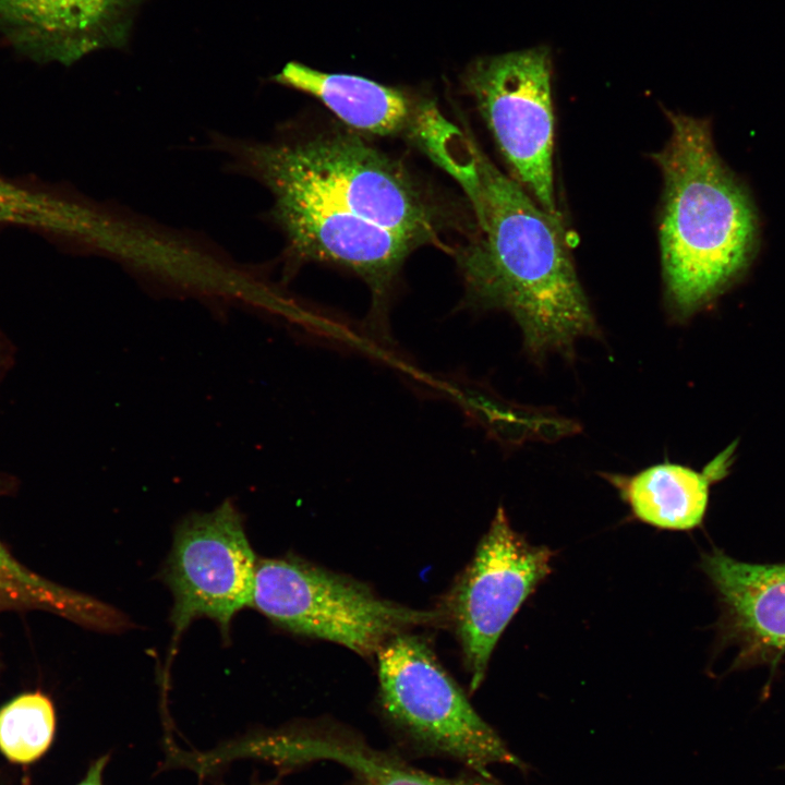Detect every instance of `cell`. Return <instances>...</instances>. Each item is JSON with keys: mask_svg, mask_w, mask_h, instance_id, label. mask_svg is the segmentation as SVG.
Wrapping results in <instances>:
<instances>
[{"mask_svg": "<svg viewBox=\"0 0 785 785\" xmlns=\"http://www.w3.org/2000/svg\"><path fill=\"white\" fill-rule=\"evenodd\" d=\"M235 156L271 193V217L298 259L345 267L373 293L372 318L406 257L437 243L445 208L398 160L350 133L244 142Z\"/></svg>", "mask_w": 785, "mask_h": 785, "instance_id": "6da1fadb", "label": "cell"}, {"mask_svg": "<svg viewBox=\"0 0 785 785\" xmlns=\"http://www.w3.org/2000/svg\"><path fill=\"white\" fill-rule=\"evenodd\" d=\"M434 160L457 179L471 206L472 237L456 253L466 303L510 314L524 350L540 362L548 353L572 359L579 339L600 337L560 218L456 128L440 141Z\"/></svg>", "mask_w": 785, "mask_h": 785, "instance_id": "7a4b0ae2", "label": "cell"}, {"mask_svg": "<svg viewBox=\"0 0 785 785\" xmlns=\"http://www.w3.org/2000/svg\"><path fill=\"white\" fill-rule=\"evenodd\" d=\"M666 116L669 137L654 154L664 183L659 239L666 304L684 322L747 273L759 219L748 190L717 154L710 122Z\"/></svg>", "mask_w": 785, "mask_h": 785, "instance_id": "3957f363", "label": "cell"}, {"mask_svg": "<svg viewBox=\"0 0 785 785\" xmlns=\"http://www.w3.org/2000/svg\"><path fill=\"white\" fill-rule=\"evenodd\" d=\"M376 655L378 703L392 750L407 759L448 760L483 775H492L496 764L528 770L424 640L403 631Z\"/></svg>", "mask_w": 785, "mask_h": 785, "instance_id": "277c9868", "label": "cell"}, {"mask_svg": "<svg viewBox=\"0 0 785 785\" xmlns=\"http://www.w3.org/2000/svg\"><path fill=\"white\" fill-rule=\"evenodd\" d=\"M252 606L277 625L376 654L391 637L438 624L439 611L410 608L381 599L366 585L298 558L257 560Z\"/></svg>", "mask_w": 785, "mask_h": 785, "instance_id": "5b68a950", "label": "cell"}, {"mask_svg": "<svg viewBox=\"0 0 785 785\" xmlns=\"http://www.w3.org/2000/svg\"><path fill=\"white\" fill-rule=\"evenodd\" d=\"M547 49L480 59L464 85L516 181L548 214L560 218L553 171L554 112Z\"/></svg>", "mask_w": 785, "mask_h": 785, "instance_id": "8992f818", "label": "cell"}, {"mask_svg": "<svg viewBox=\"0 0 785 785\" xmlns=\"http://www.w3.org/2000/svg\"><path fill=\"white\" fill-rule=\"evenodd\" d=\"M554 552L515 531L500 507L450 592L445 615L459 638L470 687L482 684L500 635L551 573Z\"/></svg>", "mask_w": 785, "mask_h": 785, "instance_id": "52a82bcc", "label": "cell"}, {"mask_svg": "<svg viewBox=\"0 0 785 785\" xmlns=\"http://www.w3.org/2000/svg\"><path fill=\"white\" fill-rule=\"evenodd\" d=\"M256 563L242 518L229 500L185 518L164 570L173 595L176 637L202 616L228 636L233 616L252 603Z\"/></svg>", "mask_w": 785, "mask_h": 785, "instance_id": "ba28073f", "label": "cell"}, {"mask_svg": "<svg viewBox=\"0 0 785 785\" xmlns=\"http://www.w3.org/2000/svg\"><path fill=\"white\" fill-rule=\"evenodd\" d=\"M254 751L281 773L319 761L337 763L349 771L345 785H505L470 771L458 776L425 772L397 751L379 749L355 730L325 720L259 732Z\"/></svg>", "mask_w": 785, "mask_h": 785, "instance_id": "9c48e42d", "label": "cell"}, {"mask_svg": "<svg viewBox=\"0 0 785 785\" xmlns=\"http://www.w3.org/2000/svg\"><path fill=\"white\" fill-rule=\"evenodd\" d=\"M143 0H0L2 41L39 62L70 65L125 45Z\"/></svg>", "mask_w": 785, "mask_h": 785, "instance_id": "30bf717a", "label": "cell"}, {"mask_svg": "<svg viewBox=\"0 0 785 785\" xmlns=\"http://www.w3.org/2000/svg\"><path fill=\"white\" fill-rule=\"evenodd\" d=\"M702 569L724 606L726 636L748 656L785 651V563L752 564L720 550L702 558Z\"/></svg>", "mask_w": 785, "mask_h": 785, "instance_id": "8fae6325", "label": "cell"}, {"mask_svg": "<svg viewBox=\"0 0 785 785\" xmlns=\"http://www.w3.org/2000/svg\"><path fill=\"white\" fill-rule=\"evenodd\" d=\"M737 442L728 445L701 471L663 462L632 475L602 473L629 506L631 514L649 526L687 531L703 521L710 486L730 470Z\"/></svg>", "mask_w": 785, "mask_h": 785, "instance_id": "7c38bea8", "label": "cell"}, {"mask_svg": "<svg viewBox=\"0 0 785 785\" xmlns=\"http://www.w3.org/2000/svg\"><path fill=\"white\" fill-rule=\"evenodd\" d=\"M273 80L317 98L345 124L371 135L413 137L427 106L369 78L325 73L298 62L287 63Z\"/></svg>", "mask_w": 785, "mask_h": 785, "instance_id": "4fadbf2b", "label": "cell"}, {"mask_svg": "<svg viewBox=\"0 0 785 785\" xmlns=\"http://www.w3.org/2000/svg\"><path fill=\"white\" fill-rule=\"evenodd\" d=\"M9 611L49 612L96 628H112L118 620L102 603L35 573L0 542V614Z\"/></svg>", "mask_w": 785, "mask_h": 785, "instance_id": "5bb4252c", "label": "cell"}, {"mask_svg": "<svg viewBox=\"0 0 785 785\" xmlns=\"http://www.w3.org/2000/svg\"><path fill=\"white\" fill-rule=\"evenodd\" d=\"M0 224L92 241L98 217L75 202L0 177Z\"/></svg>", "mask_w": 785, "mask_h": 785, "instance_id": "9a60e30c", "label": "cell"}, {"mask_svg": "<svg viewBox=\"0 0 785 785\" xmlns=\"http://www.w3.org/2000/svg\"><path fill=\"white\" fill-rule=\"evenodd\" d=\"M55 727V708L47 696L20 695L0 709V750L13 762H32L49 748Z\"/></svg>", "mask_w": 785, "mask_h": 785, "instance_id": "2e32d148", "label": "cell"}, {"mask_svg": "<svg viewBox=\"0 0 785 785\" xmlns=\"http://www.w3.org/2000/svg\"><path fill=\"white\" fill-rule=\"evenodd\" d=\"M109 761V754H104L95 760L84 778L76 785H102V773Z\"/></svg>", "mask_w": 785, "mask_h": 785, "instance_id": "e0dca14e", "label": "cell"}, {"mask_svg": "<svg viewBox=\"0 0 785 785\" xmlns=\"http://www.w3.org/2000/svg\"><path fill=\"white\" fill-rule=\"evenodd\" d=\"M279 784H280V782H279V775H278L277 777H275L273 780H267V781H258L257 777H254L251 785H279ZM219 785H222V784H219Z\"/></svg>", "mask_w": 785, "mask_h": 785, "instance_id": "ac0fdd59", "label": "cell"}, {"mask_svg": "<svg viewBox=\"0 0 785 785\" xmlns=\"http://www.w3.org/2000/svg\"><path fill=\"white\" fill-rule=\"evenodd\" d=\"M782 769H784V770H785V764H784V765L782 766Z\"/></svg>", "mask_w": 785, "mask_h": 785, "instance_id": "d6986e66", "label": "cell"}]
</instances>
